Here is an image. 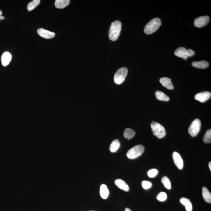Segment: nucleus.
<instances>
[{"mask_svg": "<svg viewBox=\"0 0 211 211\" xmlns=\"http://www.w3.org/2000/svg\"><path fill=\"white\" fill-rule=\"evenodd\" d=\"M159 81L164 87L169 90L174 89L173 84L172 83L171 79L167 77H163L160 79Z\"/></svg>", "mask_w": 211, "mask_h": 211, "instance_id": "nucleus-12", "label": "nucleus"}, {"mask_svg": "<svg viewBox=\"0 0 211 211\" xmlns=\"http://www.w3.org/2000/svg\"><path fill=\"white\" fill-rule=\"evenodd\" d=\"M142 185L144 189L147 190L151 188L152 186V184L151 182L148 181H143L142 182Z\"/></svg>", "mask_w": 211, "mask_h": 211, "instance_id": "nucleus-28", "label": "nucleus"}, {"mask_svg": "<svg viewBox=\"0 0 211 211\" xmlns=\"http://www.w3.org/2000/svg\"><path fill=\"white\" fill-rule=\"evenodd\" d=\"M209 169H210V171H211V162H209Z\"/></svg>", "mask_w": 211, "mask_h": 211, "instance_id": "nucleus-31", "label": "nucleus"}, {"mask_svg": "<svg viewBox=\"0 0 211 211\" xmlns=\"http://www.w3.org/2000/svg\"><path fill=\"white\" fill-rule=\"evenodd\" d=\"M172 158L174 163L179 169H183V161L182 158L177 152H174L172 154Z\"/></svg>", "mask_w": 211, "mask_h": 211, "instance_id": "nucleus-9", "label": "nucleus"}, {"mask_svg": "<svg viewBox=\"0 0 211 211\" xmlns=\"http://www.w3.org/2000/svg\"><path fill=\"white\" fill-rule=\"evenodd\" d=\"M2 11L0 10V21H1V20H4V19H5V17H4L3 16H2Z\"/></svg>", "mask_w": 211, "mask_h": 211, "instance_id": "nucleus-30", "label": "nucleus"}, {"mask_svg": "<svg viewBox=\"0 0 211 211\" xmlns=\"http://www.w3.org/2000/svg\"><path fill=\"white\" fill-rule=\"evenodd\" d=\"M167 198V195L166 193L160 192L159 193L157 196V199L160 201H164L166 200Z\"/></svg>", "mask_w": 211, "mask_h": 211, "instance_id": "nucleus-27", "label": "nucleus"}, {"mask_svg": "<svg viewBox=\"0 0 211 211\" xmlns=\"http://www.w3.org/2000/svg\"><path fill=\"white\" fill-rule=\"evenodd\" d=\"M155 94L156 99L160 101H168L170 100L169 97L160 91L156 92Z\"/></svg>", "mask_w": 211, "mask_h": 211, "instance_id": "nucleus-19", "label": "nucleus"}, {"mask_svg": "<svg viewBox=\"0 0 211 211\" xmlns=\"http://www.w3.org/2000/svg\"><path fill=\"white\" fill-rule=\"evenodd\" d=\"M70 3V0H56L55 5L56 8L63 9L68 6Z\"/></svg>", "mask_w": 211, "mask_h": 211, "instance_id": "nucleus-16", "label": "nucleus"}, {"mask_svg": "<svg viewBox=\"0 0 211 211\" xmlns=\"http://www.w3.org/2000/svg\"><path fill=\"white\" fill-rule=\"evenodd\" d=\"M186 54H187V56H188V57H192V56H194V54H195V52L192 50L188 49L187 50Z\"/></svg>", "mask_w": 211, "mask_h": 211, "instance_id": "nucleus-29", "label": "nucleus"}, {"mask_svg": "<svg viewBox=\"0 0 211 211\" xmlns=\"http://www.w3.org/2000/svg\"><path fill=\"white\" fill-rule=\"evenodd\" d=\"M202 196L205 201L209 203L211 202V194L207 188L203 187L202 189Z\"/></svg>", "mask_w": 211, "mask_h": 211, "instance_id": "nucleus-20", "label": "nucleus"}, {"mask_svg": "<svg viewBox=\"0 0 211 211\" xmlns=\"http://www.w3.org/2000/svg\"><path fill=\"white\" fill-rule=\"evenodd\" d=\"M151 128L154 135L161 139L166 135V131L165 128L161 124L158 122H153L151 123Z\"/></svg>", "mask_w": 211, "mask_h": 211, "instance_id": "nucleus-3", "label": "nucleus"}, {"mask_svg": "<svg viewBox=\"0 0 211 211\" xmlns=\"http://www.w3.org/2000/svg\"><path fill=\"white\" fill-rule=\"evenodd\" d=\"M125 211H132V210L129 208H126V209H125Z\"/></svg>", "mask_w": 211, "mask_h": 211, "instance_id": "nucleus-32", "label": "nucleus"}, {"mask_svg": "<svg viewBox=\"0 0 211 211\" xmlns=\"http://www.w3.org/2000/svg\"><path fill=\"white\" fill-rule=\"evenodd\" d=\"M192 65L195 68L204 69L209 67V63L206 61L201 60L200 61L193 62L192 63Z\"/></svg>", "mask_w": 211, "mask_h": 211, "instance_id": "nucleus-15", "label": "nucleus"}, {"mask_svg": "<svg viewBox=\"0 0 211 211\" xmlns=\"http://www.w3.org/2000/svg\"><path fill=\"white\" fill-rule=\"evenodd\" d=\"M122 29V23L117 20L113 22L109 30V37L112 41H115L119 37Z\"/></svg>", "mask_w": 211, "mask_h": 211, "instance_id": "nucleus-1", "label": "nucleus"}, {"mask_svg": "<svg viewBox=\"0 0 211 211\" xmlns=\"http://www.w3.org/2000/svg\"><path fill=\"white\" fill-rule=\"evenodd\" d=\"M158 171L156 169H152L147 172V175L149 177L153 178L156 177L158 174Z\"/></svg>", "mask_w": 211, "mask_h": 211, "instance_id": "nucleus-26", "label": "nucleus"}, {"mask_svg": "<svg viewBox=\"0 0 211 211\" xmlns=\"http://www.w3.org/2000/svg\"><path fill=\"white\" fill-rule=\"evenodd\" d=\"M201 122L200 120H194L188 128V132L192 137H195L198 135L200 130Z\"/></svg>", "mask_w": 211, "mask_h": 211, "instance_id": "nucleus-6", "label": "nucleus"}, {"mask_svg": "<svg viewBox=\"0 0 211 211\" xmlns=\"http://www.w3.org/2000/svg\"><path fill=\"white\" fill-rule=\"evenodd\" d=\"M144 151V146L142 145H138L132 147L128 151L127 156L129 159H135L140 156Z\"/></svg>", "mask_w": 211, "mask_h": 211, "instance_id": "nucleus-4", "label": "nucleus"}, {"mask_svg": "<svg viewBox=\"0 0 211 211\" xmlns=\"http://www.w3.org/2000/svg\"><path fill=\"white\" fill-rule=\"evenodd\" d=\"M181 203L184 205L185 207L186 210L187 211H192V206L189 199L187 198H182L180 199Z\"/></svg>", "mask_w": 211, "mask_h": 211, "instance_id": "nucleus-17", "label": "nucleus"}, {"mask_svg": "<svg viewBox=\"0 0 211 211\" xmlns=\"http://www.w3.org/2000/svg\"><path fill=\"white\" fill-rule=\"evenodd\" d=\"M161 25V19L155 18L149 22L145 27L144 31L147 34H151L156 31Z\"/></svg>", "mask_w": 211, "mask_h": 211, "instance_id": "nucleus-2", "label": "nucleus"}, {"mask_svg": "<svg viewBox=\"0 0 211 211\" xmlns=\"http://www.w3.org/2000/svg\"><path fill=\"white\" fill-rule=\"evenodd\" d=\"M100 194L101 198L103 199H106L109 194V191L107 186L105 184H102L100 189Z\"/></svg>", "mask_w": 211, "mask_h": 211, "instance_id": "nucleus-18", "label": "nucleus"}, {"mask_svg": "<svg viewBox=\"0 0 211 211\" xmlns=\"http://www.w3.org/2000/svg\"><path fill=\"white\" fill-rule=\"evenodd\" d=\"M135 135V132L130 128H128L124 132V136L125 138L130 139L133 138Z\"/></svg>", "mask_w": 211, "mask_h": 211, "instance_id": "nucleus-22", "label": "nucleus"}, {"mask_svg": "<svg viewBox=\"0 0 211 211\" xmlns=\"http://www.w3.org/2000/svg\"><path fill=\"white\" fill-rule=\"evenodd\" d=\"M211 97V93L209 92H200L197 93L194 97V98L198 101L203 103L207 101L210 99Z\"/></svg>", "mask_w": 211, "mask_h": 211, "instance_id": "nucleus-8", "label": "nucleus"}, {"mask_svg": "<svg viewBox=\"0 0 211 211\" xmlns=\"http://www.w3.org/2000/svg\"><path fill=\"white\" fill-rule=\"evenodd\" d=\"M209 17L208 16H204L197 18L194 20V25L198 28H201L206 26L209 21Z\"/></svg>", "mask_w": 211, "mask_h": 211, "instance_id": "nucleus-7", "label": "nucleus"}, {"mask_svg": "<svg viewBox=\"0 0 211 211\" xmlns=\"http://www.w3.org/2000/svg\"><path fill=\"white\" fill-rule=\"evenodd\" d=\"M187 49L186 48L181 47L178 48L174 52L175 56L177 57L182 58L184 60H187L188 59V56H187Z\"/></svg>", "mask_w": 211, "mask_h": 211, "instance_id": "nucleus-13", "label": "nucleus"}, {"mask_svg": "<svg viewBox=\"0 0 211 211\" xmlns=\"http://www.w3.org/2000/svg\"></svg>", "mask_w": 211, "mask_h": 211, "instance_id": "nucleus-33", "label": "nucleus"}, {"mask_svg": "<svg viewBox=\"0 0 211 211\" xmlns=\"http://www.w3.org/2000/svg\"><path fill=\"white\" fill-rule=\"evenodd\" d=\"M128 70L126 67L119 69L116 72L114 77V81L117 85H120L125 81L127 75Z\"/></svg>", "mask_w": 211, "mask_h": 211, "instance_id": "nucleus-5", "label": "nucleus"}, {"mask_svg": "<svg viewBox=\"0 0 211 211\" xmlns=\"http://www.w3.org/2000/svg\"><path fill=\"white\" fill-rule=\"evenodd\" d=\"M12 59V55L9 52H5L1 56V60L2 65L4 67H6L10 63Z\"/></svg>", "mask_w": 211, "mask_h": 211, "instance_id": "nucleus-11", "label": "nucleus"}, {"mask_svg": "<svg viewBox=\"0 0 211 211\" xmlns=\"http://www.w3.org/2000/svg\"><path fill=\"white\" fill-rule=\"evenodd\" d=\"M120 147V142L118 139L113 140L110 145V151L111 153L116 152L119 148Z\"/></svg>", "mask_w": 211, "mask_h": 211, "instance_id": "nucleus-21", "label": "nucleus"}, {"mask_svg": "<svg viewBox=\"0 0 211 211\" xmlns=\"http://www.w3.org/2000/svg\"><path fill=\"white\" fill-rule=\"evenodd\" d=\"M162 182L167 189L168 190H170L171 188V185L170 181L169 178L166 176H164L162 179Z\"/></svg>", "mask_w": 211, "mask_h": 211, "instance_id": "nucleus-24", "label": "nucleus"}, {"mask_svg": "<svg viewBox=\"0 0 211 211\" xmlns=\"http://www.w3.org/2000/svg\"><path fill=\"white\" fill-rule=\"evenodd\" d=\"M203 141L205 143H209L211 142V130H208L205 133L203 138Z\"/></svg>", "mask_w": 211, "mask_h": 211, "instance_id": "nucleus-25", "label": "nucleus"}, {"mask_svg": "<svg viewBox=\"0 0 211 211\" xmlns=\"http://www.w3.org/2000/svg\"><path fill=\"white\" fill-rule=\"evenodd\" d=\"M38 35L45 39H52L55 37V33L52 32L43 28H40L37 30Z\"/></svg>", "mask_w": 211, "mask_h": 211, "instance_id": "nucleus-10", "label": "nucleus"}, {"mask_svg": "<svg viewBox=\"0 0 211 211\" xmlns=\"http://www.w3.org/2000/svg\"><path fill=\"white\" fill-rule=\"evenodd\" d=\"M41 1L40 0H34L31 2L29 3L27 6V10L29 12L33 10L34 8L38 6L39 5Z\"/></svg>", "mask_w": 211, "mask_h": 211, "instance_id": "nucleus-23", "label": "nucleus"}, {"mask_svg": "<svg viewBox=\"0 0 211 211\" xmlns=\"http://www.w3.org/2000/svg\"><path fill=\"white\" fill-rule=\"evenodd\" d=\"M115 183L117 187L127 192L129 191V186L124 180H121V179H117L115 181Z\"/></svg>", "mask_w": 211, "mask_h": 211, "instance_id": "nucleus-14", "label": "nucleus"}]
</instances>
